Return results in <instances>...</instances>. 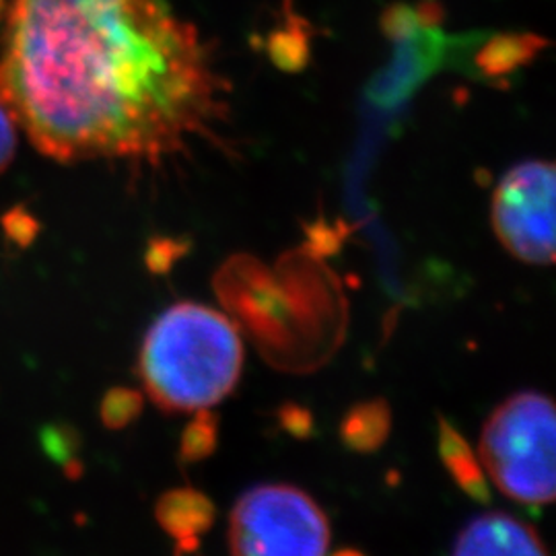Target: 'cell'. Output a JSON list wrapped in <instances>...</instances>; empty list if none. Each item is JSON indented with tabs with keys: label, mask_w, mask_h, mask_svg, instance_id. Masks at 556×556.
I'll use <instances>...</instances> for the list:
<instances>
[{
	"label": "cell",
	"mask_w": 556,
	"mask_h": 556,
	"mask_svg": "<svg viewBox=\"0 0 556 556\" xmlns=\"http://www.w3.org/2000/svg\"><path fill=\"white\" fill-rule=\"evenodd\" d=\"M0 103L48 160L157 163L225 122L227 80L165 0H9Z\"/></svg>",
	"instance_id": "cell-1"
},
{
	"label": "cell",
	"mask_w": 556,
	"mask_h": 556,
	"mask_svg": "<svg viewBox=\"0 0 556 556\" xmlns=\"http://www.w3.org/2000/svg\"><path fill=\"white\" fill-rule=\"evenodd\" d=\"M243 367L236 324L194 301L167 307L147 330L139 376L147 396L165 413H194L229 396Z\"/></svg>",
	"instance_id": "cell-2"
},
{
	"label": "cell",
	"mask_w": 556,
	"mask_h": 556,
	"mask_svg": "<svg viewBox=\"0 0 556 556\" xmlns=\"http://www.w3.org/2000/svg\"><path fill=\"white\" fill-rule=\"evenodd\" d=\"M478 459L498 491L523 505H548L556 493L553 400L517 392L501 402L480 433Z\"/></svg>",
	"instance_id": "cell-3"
},
{
	"label": "cell",
	"mask_w": 556,
	"mask_h": 556,
	"mask_svg": "<svg viewBox=\"0 0 556 556\" xmlns=\"http://www.w3.org/2000/svg\"><path fill=\"white\" fill-rule=\"evenodd\" d=\"M328 546V517L298 486L258 484L231 511V556H326Z\"/></svg>",
	"instance_id": "cell-4"
},
{
	"label": "cell",
	"mask_w": 556,
	"mask_h": 556,
	"mask_svg": "<svg viewBox=\"0 0 556 556\" xmlns=\"http://www.w3.org/2000/svg\"><path fill=\"white\" fill-rule=\"evenodd\" d=\"M555 165L523 161L495 188L491 223L501 245L532 266L555 260Z\"/></svg>",
	"instance_id": "cell-5"
},
{
	"label": "cell",
	"mask_w": 556,
	"mask_h": 556,
	"mask_svg": "<svg viewBox=\"0 0 556 556\" xmlns=\"http://www.w3.org/2000/svg\"><path fill=\"white\" fill-rule=\"evenodd\" d=\"M452 556H548L536 530L503 511L478 516L459 532Z\"/></svg>",
	"instance_id": "cell-6"
},
{
	"label": "cell",
	"mask_w": 556,
	"mask_h": 556,
	"mask_svg": "<svg viewBox=\"0 0 556 556\" xmlns=\"http://www.w3.org/2000/svg\"><path fill=\"white\" fill-rule=\"evenodd\" d=\"M217 517L215 503L197 489H172L161 495L155 505V519L167 536L178 542L181 553L199 548L204 536Z\"/></svg>",
	"instance_id": "cell-7"
},
{
	"label": "cell",
	"mask_w": 556,
	"mask_h": 556,
	"mask_svg": "<svg viewBox=\"0 0 556 556\" xmlns=\"http://www.w3.org/2000/svg\"><path fill=\"white\" fill-rule=\"evenodd\" d=\"M439 457L457 486L478 503L491 501V484L475 450L447 418L438 420Z\"/></svg>",
	"instance_id": "cell-8"
},
{
	"label": "cell",
	"mask_w": 556,
	"mask_h": 556,
	"mask_svg": "<svg viewBox=\"0 0 556 556\" xmlns=\"http://www.w3.org/2000/svg\"><path fill=\"white\" fill-rule=\"evenodd\" d=\"M392 433V408L383 397L357 402L340 420V441L355 454H376Z\"/></svg>",
	"instance_id": "cell-9"
},
{
	"label": "cell",
	"mask_w": 556,
	"mask_h": 556,
	"mask_svg": "<svg viewBox=\"0 0 556 556\" xmlns=\"http://www.w3.org/2000/svg\"><path fill=\"white\" fill-rule=\"evenodd\" d=\"M219 445V417L211 408L194 410V418L184 427L179 439V459L197 464L213 456Z\"/></svg>",
	"instance_id": "cell-10"
},
{
	"label": "cell",
	"mask_w": 556,
	"mask_h": 556,
	"mask_svg": "<svg viewBox=\"0 0 556 556\" xmlns=\"http://www.w3.org/2000/svg\"><path fill=\"white\" fill-rule=\"evenodd\" d=\"M144 408V396L132 388H112L101 397V422L108 429H126L140 417Z\"/></svg>",
	"instance_id": "cell-11"
},
{
	"label": "cell",
	"mask_w": 556,
	"mask_h": 556,
	"mask_svg": "<svg viewBox=\"0 0 556 556\" xmlns=\"http://www.w3.org/2000/svg\"><path fill=\"white\" fill-rule=\"evenodd\" d=\"M278 425L295 439L314 435V415L298 402H285L277 410Z\"/></svg>",
	"instance_id": "cell-12"
},
{
	"label": "cell",
	"mask_w": 556,
	"mask_h": 556,
	"mask_svg": "<svg viewBox=\"0 0 556 556\" xmlns=\"http://www.w3.org/2000/svg\"><path fill=\"white\" fill-rule=\"evenodd\" d=\"M20 126L0 103V176L11 167L20 147Z\"/></svg>",
	"instance_id": "cell-13"
},
{
	"label": "cell",
	"mask_w": 556,
	"mask_h": 556,
	"mask_svg": "<svg viewBox=\"0 0 556 556\" xmlns=\"http://www.w3.org/2000/svg\"><path fill=\"white\" fill-rule=\"evenodd\" d=\"M332 556H365L361 551H355V548H342V551H338Z\"/></svg>",
	"instance_id": "cell-14"
}]
</instances>
